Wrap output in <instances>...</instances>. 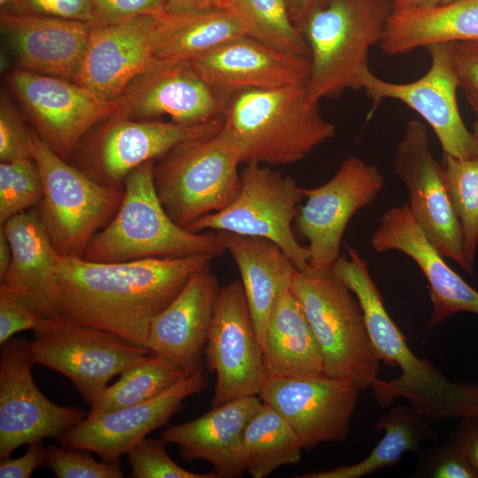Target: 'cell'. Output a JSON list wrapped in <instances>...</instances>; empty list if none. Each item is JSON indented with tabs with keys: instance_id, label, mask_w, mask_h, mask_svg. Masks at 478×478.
Returning <instances> with one entry per match:
<instances>
[{
	"instance_id": "cell-1",
	"label": "cell",
	"mask_w": 478,
	"mask_h": 478,
	"mask_svg": "<svg viewBox=\"0 0 478 478\" xmlns=\"http://www.w3.org/2000/svg\"><path fill=\"white\" fill-rule=\"evenodd\" d=\"M213 258L200 254L94 262L60 257L58 312L147 349L153 320L179 295L191 276Z\"/></svg>"
},
{
	"instance_id": "cell-2",
	"label": "cell",
	"mask_w": 478,
	"mask_h": 478,
	"mask_svg": "<svg viewBox=\"0 0 478 478\" xmlns=\"http://www.w3.org/2000/svg\"><path fill=\"white\" fill-rule=\"evenodd\" d=\"M346 249L349 257H339L332 269L357 297L379 358L400 370L397 378L373 382L370 389L377 403L385 407L405 398L432 423L478 418V384L449 381L429 360L412 351L387 312L366 261L353 247L347 244Z\"/></svg>"
},
{
	"instance_id": "cell-3",
	"label": "cell",
	"mask_w": 478,
	"mask_h": 478,
	"mask_svg": "<svg viewBox=\"0 0 478 478\" xmlns=\"http://www.w3.org/2000/svg\"><path fill=\"white\" fill-rule=\"evenodd\" d=\"M306 85L244 91L230 97L223 127L236 142L242 164L288 165L334 137Z\"/></svg>"
},
{
	"instance_id": "cell-4",
	"label": "cell",
	"mask_w": 478,
	"mask_h": 478,
	"mask_svg": "<svg viewBox=\"0 0 478 478\" xmlns=\"http://www.w3.org/2000/svg\"><path fill=\"white\" fill-rule=\"evenodd\" d=\"M154 164L148 161L127 176L116 214L92 238L84 259L126 262L200 254L218 257L226 252L217 232H193L169 217L155 189Z\"/></svg>"
},
{
	"instance_id": "cell-5",
	"label": "cell",
	"mask_w": 478,
	"mask_h": 478,
	"mask_svg": "<svg viewBox=\"0 0 478 478\" xmlns=\"http://www.w3.org/2000/svg\"><path fill=\"white\" fill-rule=\"evenodd\" d=\"M392 12V0H323L305 18L299 31L310 59L306 89L314 100L361 89L359 73Z\"/></svg>"
},
{
	"instance_id": "cell-6",
	"label": "cell",
	"mask_w": 478,
	"mask_h": 478,
	"mask_svg": "<svg viewBox=\"0 0 478 478\" xmlns=\"http://www.w3.org/2000/svg\"><path fill=\"white\" fill-rule=\"evenodd\" d=\"M291 290L301 304L320 349L324 374L370 389L380 362L361 306L332 268L297 270Z\"/></svg>"
},
{
	"instance_id": "cell-7",
	"label": "cell",
	"mask_w": 478,
	"mask_h": 478,
	"mask_svg": "<svg viewBox=\"0 0 478 478\" xmlns=\"http://www.w3.org/2000/svg\"><path fill=\"white\" fill-rule=\"evenodd\" d=\"M238 145L224 128L185 141L154 164L158 197L169 217L188 228L226 208L241 188Z\"/></svg>"
},
{
	"instance_id": "cell-8",
	"label": "cell",
	"mask_w": 478,
	"mask_h": 478,
	"mask_svg": "<svg viewBox=\"0 0 478 478\" xmlns=\"http://www.w3.org/2000/svg\"><path fill=\"white\" fill-rule=\"evenodd\" d=\"M30 154L42 178L43 195L35 209L46 232L61 257L82 258L116 214L124 188L95 181L54 152L34 128Z\"/></svg>"
},
{
	"instance_id": "cell-9",
	"label": "cell",
	"mask_w": 478,
	"mask_h": 478,
	"mask_svg": "<svg viewBox=\"0 0 478 478\" xmlns=\"http://www.w3.org/2000/svg\"><path fill=\"white\" fill-rule=\"evenodd\" d=\"M33 331L30 350L35 364L68 378L89 406L112 377L150 352L60 313L41 317Z\"/></svg>"
},
{
	"instance_id": "cell-10",
	"label": "cell",
	"mask_w": 478,
	"mask_h": 478,
	"mask_svg": "<svg viewBox=\"0 0 478 478\" xmlns=\"http://www.w3.org/2000/svg\"><path fill=\"white\" fill-rule=\"evenodd\" d=\"M241 181L231 204L187 229L265 238L278 245L297 270L308 267L309 249L297 240L292 228L305 198L302 188L290 176L256 163L245 164Z\"/></svg>"
},
{
	"instance_id": "cell-11",
	"label": "cell",
	"mask_w": 478,
	"mask_h": 478,
	"mask_svg": "<svg viewBox=\"0 0 478 478\" xmlns=\"http://www.w3.org/2000/svg\"><path fill=\"white\" fill-rule=\"evenodd\" d=\"M222 125V116L186 125L113 115L96 125L67 159L95 181L123 188L127 176L139 166L156 161L185 141L215 133Z\"/></svg>"
},
{
	"instance_id": "cell-12",
	"label": "cell",
	"mask_w": 478,
	"mask_h": 478,
	"mask_svg": "<svg viewBox=\"0 0 478 478\" xmlns=\"http://www.w3.org/2000/svg\"><path fill=\"white\" fill-rule=\"evenodd\" d=\"M5 82L34 129L64 159L116 113L114 101L73 81L12 67Z\"/></svg>"
},
{
	"instance_id": "cell-13",
	"label": "cell",
	"mask_w": 478,
	"mask_h": 478,
	"mask_svg": "<svg viewBox=\"0 0 478 478\" xmlns=\"http://www.w3.org/2000/svg\"><path fill=\"white\" fill-rule=\"evenodd\" d=\"M385 183L378 168L349 156L324 184L303 189L306 198L295 220L299 234L308 241L309 267L332 268L339 258L345 228L353 215L374 201Z\"/></svg>"
},
{
	"instance_id": "cell-14",
	"label": "cell",
	"mask_w": 478,
	"mask_h": 478,
	"mask_svg": "<svg viewBox=\"0 0 478 478\" xmlns=\"http://www.w3.org/2000/svg\"><path fill=\"white\" fill-rule=\"evenodd\" d=\"M431 64L420 79L407 83L382 80L368 66L359 73L361 89L372 99L371 112L384 99H395L415 111L433 129L443 155L458 158L478 156V145L461 118L457 102L458 81L451 43L428 46Z\"/></svg>"
},
{
	"instance_id": "cell-15",
	"label": "cell",
	"mask_w": 478,
	"mask_h": 478,
	"mask_svg": "<svg viewBox=\"0 0 478 478\" xmlns=\"http://www.w3.org/2000/svg\"><path fill=\"white\" fill-rule=\"evenodd\" d=\"M30 342L11 338L0 353V459L24 444L58 437L81 423L85 413L58 405L37 388L32 366Z\"/></svg>"
},
{
	"instance_id": "cell-16",
	"label": "cell",
	"mask_w": 478,
	"mask_h": 478,
	"mask_svg": "<svg viewBox=\"0 0 478 478\" xmlns=\"http://www.w3.org/2000/svg\"><path fill=\"white\" fill-rule=\"evenodd\" d=\"M207 367L216 374L212 407L258 396L266 377L263 349L257 336L241 281L220 289L204 350Z\"/></svg>"
},
{
	"instance_id": "cell-17",
	"label": "cell",
	"mask_w": 478,
	"mask_h": 478,
	"mask_svg": "<svg viewBox=\"0 0 478 478\" xmlns=\"http://www.w3.org/2000/svg\"><path fill=\"white\" fill-rule=\"evenodd\" d=\"M393 169L407 189V205L427 238L466 271L462 232L445 185L443 166L429 150L428 129L421 121L406 124L394 152Z\"/></svg>"
},
{
	"instance_id": "cell-18",
	"label": "cell",
	"mask_w": 478,
	"mask_h": 478,
	"mask_svg": "<svg viewBox=\"0 0 478 478\" xmlns=\"http://www.w3.org/2000/svg\"><path fill=\"white\" fill-rule=\"evenodd\" d=\"M229 99L215 91L190 61H156L114 100L116 116L194 125L221 117Z\"/></svg>"
},
{
	"instance_id": "cell-19",
	"label": "cell",
	"mask_w": 478,
	"mask_h": 478,
	"mask_svg": "<svg viewBox=\"0 0 478 478\" xmlns=\"http://www.w3.org/2000/svg\"><path fill=\"white\" fill-rule=\"evenodd\" d=\"M359 389L326 374L266 377L258 394L292 427L305 450L346 440Z\"/></svg>"
},
{
	"instance_id": "cell-20",
	"label": "cell",
	"mask_w": 478,
	"mask_h": 478,
	"mask_svg": "<svg viewBox=\"0 0 478 478\" xmlns=\"http://www.w3.org/2000/svg\"><path fill=\"white\" fill-rule=\"evenodd\" d=\"M208 376L200 368L156 397L115 410L81 423L58 437L60 445L94 452L102 459H118L181 410L183 401L203 391Z\"/></svg>"
},
{
	"instance_id": "cell-21",
	"label": "cell",
	"mask_w": 478,
	"mask_h": 478,
	"mask_svg": "<svg viewBox=\"0 0 478 478\" xmlns=\"http://www.w3.org/2000/svg\"><path fill=\"white\" fill-rule=\"evenodd\" d=\"M190 63L204 81L228 99L244 91L306 85L310 74L309 57L248 35L229 41Z\"/></svg>"
},
{
	"instance_id": "cell-22",
	"label": "cell",
	"mask_w": 478,
	"mask_h": 478,
	"mask_svg": "<svg viewBox=\"0 0 478 478\" xmlns=\"http://www.w3.org/2000/svg\"><path fill=\"white\" fill-rule=\"evenodd\" d=\"M160 15H140L91 28L75 82L114 101L155 61Z\"/></svg>"
},
{
	"instance_id": "cell-23",
	"label": "cell",
	"mask_w": 478,
	"mask_h": 478,
	"mask_svg": "<svg viewBox=\"0 0 478 478\" xmlns=\"http://www.w3.org/2000/svg\"><path fill=\"white\" fill-rule=\"evenodd\" d=\"M370 243L376 252L401 251L420 267L428 282L432 303L425 329L439 327L458 312L478 315V291L448 266L423 233L407 204L382 214Z\"/></svg>"
},
{
	"instance_id": "cell-24",
	"label": "cell",
	"mask_w": 478,
	"mask_h": 478,
	"mask_svg": "<svg viewBox=\"0 0 478 478\" xmlns=\"http://www.w3.org/2000/svg\"><path fill=\"white\" fill-rule=\"evenodd\" d=\"M94 23L1 12L0 28L15 67L75 81Z\"/></svg>"
},
{
	"instance_id": "cell-25",
	"label": "cell",
	"mask_w": 478,
	"mask_h": 478,
	"mask_svg": "<svg viewBox=\"0 0 478 478\" xmlns=\"http://www.w3.org/2000/svg\"><path fill=\"white\" fill-rule=\"evenodd\" d=\"M210 263L197 271L152 321L147 349L186 375L202 368L210 323L220 292Z\"/></svg>"
},
{
	"instance_id": "cell-26",
	"label": "cell",
	"mask_w": 478,
	"mask_h": 478,
	"mask_svg": "<svg viewBox=\"0 0 478 478\" xmlns=\"http://www.w3.org/2000/svg\"><path fill=\"white\" fill-rule=\"evenodd\" d=\"M0 228L12 247V260L0 280V292L12 295L42 317L58 312V265L55 249L35 208L17 214Z\"/></svg>"
},
{
	"instance_id": "cell-27",
	"label": "cell",
	"mask_w": 478,
	"mask_h": 478,
	"mask_svg": "<svg viewBox=\"0 0 478 478\" xmlns=\"http://www.w3.org/2000/svg\"><path fill=\"white\" fill-rule=\"evenodd\" d=\"M261 404L258 396L234 399L189 422L168 426L161 438L176 444L185 460L210 463L219 478L240 477L245 473L243 431Z\"/></svg>"
},
{
	"instance_id": "cell-28",
	"label": "cell",
	"mask_w": 478,
	"mask_h": 478,
	"mask_svg": "<svg viewBox=\"0 0 478 478\" xmlns=\"http://www.w3.org/2000/svg\"><path fill=\"white\" fill-rule=\"evenodd\" d=\"M217 233L240 272L251 320L262 347L274 304L283 289L291 287L297 269L270 240L228 232Z\"/></svg>"
},
{
	"instance_id": "cell-29",
	"label": "cell",
	"mask_w": 478,
	"mask_h": 478,
	"mask_svg": "<svg viewBox=\"0 0 478 478\" xmlns=\"http://www.w3.org/2000/svg\"><path fill=\"white\" fill-rule=\"evenodd\" d=\"M262 349L266 377H310L324 374L320 346L291 287L283 289L274 304Z\"/></svg>"
},
{
	"instance_id": "cell-30",
	"label": "cell",
	"mask_w": 478,
	"mask_h": 478,
	"mask_svg": "<svg viewBox=\"0 0 478 478\" xmlns=\"http://www.w3.org/2000/svg\"><path fill=\"white\" fill-rule=\"evenodd\" d=\"M478 41V0L429 8L393 10L379 46L388 56L438 43Z\"/></svg>"
},
{
	"instance_id": "cell-31",
	"label": "cell",
	"mask_w": 478,
	"mask_h": 478,
	"mask_svg": "<svg viewBox=\"0 0 478 478\" xmlns=\"http://www.w3.org/2000/svg\"><path fill=\"white\" fill-rule=\"evenodd\" d=\"M243 35V23L227 9L166 12L159 16L155 57L191 61Z\"/></svg>"
},
{
	"instance_id": "cell-32",
	"label": "cell",
	"mask_w": 478,
	"mask_h": 478,
	"mask_svg": "<svg viewBox=\"0 0 478 478\" xmlns=\"http://www.w3.org/2000/svg\"><path fill=\"white\" fill-rule=\"evenodd\" d=\"M376 430L383 436L366 458L330 470L310 471L296 478H360L397 463L407 451H419L423 442L436 443L439 433L432 422L412 407H391L378 420Z\"/></svg>"
},
{
	"instance_id": "cell-33",
	"label": "cell",
	"mask_w": 478,
	"mask_h": 478,
	"mask_svg": "<svg viewBox=\"0 0 478 478\" xmlns=\"http://www.w3.org/2000/svg\"><path fill=\"white\" fill-rule=\"evenodd\" d=\"M305 450L289 423L272 406L262 402L248 421L243 436L245 472L266 478L276 469L298 463Z\"/></svg>"
},
{
	"instance_id": "cell-34",
	"label": "cell",
	"mask_w": 478,
	"mask_h": 478,
	"mask_svg": "<svg viewBox=\"0 0 478 478\" xmlns=\"http://www.w3.org/2000/svg\"><path fill=\"white\" fill-rule=\"evenodd\" d=\"M186 376L162 355L149 352L143 361L122 372L117 382L104 389L87 417L96 418L150 400Z\"/></svg>"
},
{
	"instance_id": "cell-35",
	"label": "cell",
	"mask_w": 478,
	"mask_h": 478,
	"mask_svg": "<svg viewBox=\"0 0 478 478\" xmlns=\"http://www.w3.org/2000/svg\"><path fill=\"white\" fill-rule=\"evenodd\" d=\"M226 9L240 18L248 36L309 57L306 42L291 19L287 0H231Z\"/></svg>"
},
{
	"instance_id": "cell-36",
	"label": "cell",
	"mask_w": 478,
	"mask_h": 478,
	"mask_svg": "<svg viewBox=\"0 0 478 478\" xmlns=\"http://www.w3.org/2000/svg\"><path fill=\"white\" fill-rule=\"evenodd\" d=\"M443 178L460 225L466 272L474 276L478 246V156L458 158L443 155Z\"/></svg>"
},
{
	"instance_id": "cell-37",
	"label": "cell",
	"mask_w": 478,
	"mask_h": 478,
	"mask_svg": "<svg viewBox=\"0 0 478 478\" xmlns=\"http://www.w3.org/2000/svg\"><path fill=\"white\" fill-rule=\"evenodd\" d=\"M42 195V178L32 158L0 163V224L35 208Z\"/></svg>"
},
{
	"instance_id": "cell-38",
	"label": "cell",
	"mask_w": 478,
	"mask_h": 478,
	"mask_svg": "<svg viewBox=\"0 0 478 478\" xmlns=\"http://www.w3.org/2000/svg\"><path fill=\"white\" fill-rule=\"evenodd\" d=\"M162 439L143 438L127 452L133 478H219L214 471L195 473L176 464Z\"/></svg>"
},
{
	"instance_id": "cell-39",
	"label": "cell",
	"mask_w": 478,
	"mask_h": 478,
	"mask_svg": "<svg viewBox=\"0 0 478 478\" xmlns=\"http://www.w3.org/2000/svg\"><path fill=\"white\" fill-rule=\"evenodd\" d=\"M46 467L58 478H122L118 459L96 460L89 451L50 444L46 448Z\"/></svg>"
},
{
	"instance_id": "cell-40",
	"label": "cell",
	"mask_w": 478,
	"mask_h": 478,
	"mask_svg": "<svg viewBox=\"0 0 478 478\" xmlns=\"http://www.w3.org/2000/svg\"><path fill=\"white\" fill-rule=\"evenodd\" d=\"M413 474L429 478H478L476 468L449 440L423 452Z\"/></svg>"
},
{
	"instance_id": "cell-41",
	"label": "cell",
	"mask_w": 478,
	"mask_h": 478,
	"mask_svg": "<svg viewBox=\"0 0 478 478\" xmlns=\"http://www.w3.org/2000/svg\"><path fill=\"white\" fill-rule=\"evenodd\" d=\"M30 129L8 93L0 98V161L31 158Z\"/></svg>"
},
{
	"instance_id": "cell-42",
	"label": "cell",
	"mask_w": 478,
	"mask_h": 478,
	"mask_svg": "<svg viewBox=\"0 0 478 478\" xmlns=\"http://www.w3.org/2000/svg\"><path fill=\"white\" fill-rule=\"evenodd\" d=\"M94 23L108 24L140 15H161L167 0H89Z\"/></svg>"
},
{
	"instance_id": "cell-43",
	"label": "cell",
	"mask_w": 478,
	"mask_h": 478,
	"mask_svg": "<svg viewBox=\"0 0 478 478\" xmlns=\"http://www.w3.org/2000/svg\"><path fill=\"white\" fill-rule=\"evenodd\" d=\"M458 86L478 116V41L451 42Z\"/></svg>"
},
{
	"instance_id": "cell-44",
	"label": "cell",
	"mask_w": 478,
	"mask_h": 478,
	"mask_svg": "<svg viewBox=\"0 0 478 478\" xmlns=\"http://www.w3.org/2000/svg\"><path fill=\"white\" fill-rule=\"evenodd\" d=\"M7 12L94 23L89 0H16Z\"/></svg>"
},
{
	"instance_id": "cell-45",
	"label": "cell",
	"mask_w": 478,
	"mask_h": 478,
	"mask_svg": "<svg viewBox=\"0 0 478 478\" xmlns=\"http://www.w3.org/2000/svg\"><path fill=\"white\" fill-rule=\"evenodd\" d=\"M41 317L18 297L0 292V344L19 332L34 330Z\"/></svg>"
},
{
	"instance_id": "cell-46",
	"label": "cell",
	"mask_w": 478,
	"mask_h": 478,
	"mask_svg": "<svg viewBox=\"0 0 478 478\" xmlns=\"http://www.w3.org/2000/svg\"><path fill=\"white\" fill-rule=\"evenodd\" d=\"M42 441L30 443L27 452L19 458L1 459L0 477L28 478L35 469L46 466L47 453Z\"/></svg>"
},
{
	"instance_id": "cell-47",
	"label": "cell",
	"mask_w": 478,
	"mask_h": 478,
	"mask_svg": "<svg viewBox=\"0 0 478 478\" xmlns=\"http://www.w3.org/2000/svg\"><path fill=\"white\" fill-rule=\"evenodd\" d=\"M449 441L458 446L478 471V418L463 417Z\"/></svg>"
},
{
	"instance_id": "cell-48",
	"label": "cell",
	"mask_w": 478,
	"mask_h": 478,
	"mask_svg": "<svg viewBox=\"0 0 478 478\" xmlns=\"http://www.w3.org/2000/svg\"><path fill=\"white\" fill-rule=\"evenodd\" d=\"M231 0H167L166 12H180L212 8L226 9Z\"/></svg>"
},
{
	"instance_id": "cell-49",
	"label": "cell",
	"mask_w": 478,
	"mask_h": 478,
	"mask_svg": "<svg viewBox=\"0 0 478 478\" xmlns=\"http://www.w3.org/2000/svg\"><path fill=\"white\" fill-rule=\"evenodd\" d=\"M323 0H287L291 19L299 30L305 18Z\"/></svg>"
},
{
	"instance_id": "cell-50",
	"label": "cell",
	"mask_w": 478,
	"mask_h": 478,
	"mask_svg": "<svg viewBox=\"0 0 478 478\" xmlns=\"http://www.w3.org/2000/svg\"><path fill=\"white\" fill-rule=\"evenodd\" d=\"M456 0H392L393 10H411L443 5Z\"/></svg>"
},
{
	"instance_id": "cell-51",
	"label": "cell",
	"mask_w": 478,
	"mask_h": 478,
	"mask_svg": "<svg viewBox=\"0 0 478 478\" xmlns=\"http://www.w3.org/2000/svg\"><path fill=\"white\" fill-rule=\"evenodd\" d=\"M12 260V247L4 232L0 228V280L4 276Z\"/></svg>"
},
{
	"instance_id": "cell-52",
	"label": "cell",
	"mask_w": 478,
	"mask_h": 478,
	"mask_svg": "<svg viewBox=\"0 0 478 478\" xmlns=\"http://www.w3.org/2000/svg\"><path fill=\"white\" fill-rule=\"evenodd\" d=\"M16 0H0L1 12H7L11 10Z\"/></svg>"
},
{
	"instance_id": "cell-53",
	"label": "cell",
	"mask_w": 478,
	"mask_h": 478,
	"mask_svg": "<svg viewBox=\"0 0 478 478\" xmlns=\"http://www.w3.org/2000/svg\"><path fill=\"white\" fill-rule=\"evenodd\" d=\"M472 134H473V136L478 145V116H477V120H475V122L474 123L473 125V130L471 131Z\"/></svg>"
}]
</instances>
